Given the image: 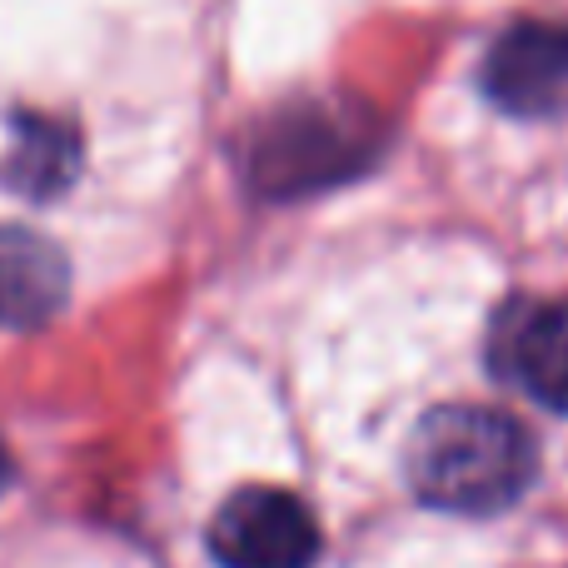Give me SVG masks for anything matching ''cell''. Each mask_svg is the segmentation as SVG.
Segmentation results:
<instances>
[{
	"label": "cell",
	"mask_w": 568,
	"mask_h": 568,
	"mask_svg": "<svg viewBox=\"0 0 568 568\" xmlns=\"http://www.w3.org/2000/svg\"><path fill=\"white\" fill-rule=\"evenodd\" d=\"M404 474L419 504L459 519H489L539 479V444L529 424L494 404H439L414 424Z\"/></svg>",
	"instance_id": "1"
},
{
	"label": "cell",
	"mask_w": 568,
	"mask_h": 568,
	"mask_svg": "<svg viewBox=\"0 0 568 568\" xmlns=\"http://www.w3.org/2000/svg\"><path fill=\"white\" fill-rule=\"evenodd\" d=\"M384 145V130L374 115L344 100H294L260 120L255 140L245 150V175L255 195L300 200L344 185L349 175L374 165Z\"/></svg>",
	"instance_id": "2"
},
{
	"label": "cell",
	"mask_w": 568,
	"mask_h": 568,
	"mask_svg": "<svg viewBox=\"0 0 568 568\" xmlns=\"http://www.w3.org/2000/svg\"><path fill=\"white\" fill-rule=\"evenodd\" d=\"M205 544L220 568H314L324 534L300 494L245 484L215 509Z\"/></svg>",
	"instance_id": "3"
},
{
	"label": "cell",
	"mask_w": 568,
	"mask_h": 568,
	"mask_svg": "<svg viewBox=\"0 0 568 568\" xmlns=\"http://www.w3.org/2000/svg\"><path fill=\"white\" fill-rule=\"evenodd\" d=\"M479 85L504 115L549 120L568 110V20H519L489 45Z\"/></svg>",
	"instance_id": "4"
},
{
	"label": "cell",
	"mask_w": 568,
	"mask_h": 568,
	"mask_svg": "<svg viewBox=\"0 0 568 568\" xmlns=\"http://www.w3.org/2000/svg\"><path fill=\"white\" fill-rule=\"evenodd\" d=\"M489 364L534 404L568 414V294L504 304L489 329Z\"/></svg>",
	"instance_id": "5"
},
{
	"label": "cell",
	"mask_w": 568,
	"mask_h": 568,
	"mask_svg": "<svg viewBox=\"0 0 568 568\" xmlns=\"http://www.w3.org/2000/svg\"><path fill=\"white\" fill-rule=\"evenodd\" d=\"M70 300V260L55 240L26 225H0V324L40 329Z\"/></svg>",
	"instance_id": "6"
},
{
	"label": "cell",
	"mask_w": 568,
	"mask_h": 568,
	"mask_svg": "<svg viewBox=\"0 0 568 568\" xmlns=\"http://www.w3.org/2000/svg\"><path fill=\"white\" fill-rule=\"evenodd\" d=\"M80 170V135L75 125L50 115H16L10 120V155L6 185L30 200H55L75 185Z\"/></svg>",
	"instance_id": "7"
},
{
	"label": "cell",
	"mask_w": 568,
	"mask_h": 568,
	"mask_svg": "<svg viewBox=\"0 0 568 568\" xmlns=\"http://www.w3.org/2000/svg\"><path fill=\"white\" fill-rule=\"evenodd\" d=\"M10 484H16V459H10V449L0 444V494H6Z\"/></svg>",
	"instance_id": "8"
}]
</instances>
